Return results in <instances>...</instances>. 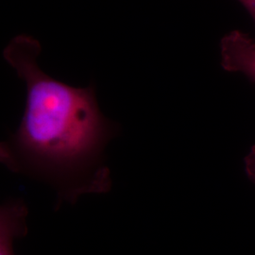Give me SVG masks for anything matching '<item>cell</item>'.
Wrapping results in <instances>:
<instances>
[{"instance_id": "obj_5", "label": "cell", "mask_w": 255, "mask_h": 255, "mask_svg": "<svg viewBox=\"0 0 255 255\" xmlns=\"http://www.w3.org/2000/svg\"><path fill=\"white\" fill-rule=\"evenodd\" d=\"M250 12L255 22V0H238Z\"/></svg>"}, {"instance_id": "obj_2", "label": "cell", "mask_w": 255, "mask_h": 255, "mask_svg": "<svg viewBox=\"0 0 255 255\" xmlns=\"http://www.w3.org/2000/svg\"><path fill=\"white\" fill-rule=\"evenodd\" d=\"M221 64L229 72L244 74L255 82V40L239 30L223 37L220 45Z\"/></svg>"}, {"instance_id": "obj_4", "label": "cell", "mask_w": 255, "mask_h": 255, "mask_svg": "<svg viewBox=\"0 0 255 255\" xmlns=\"http://www.w3.org/2000/svg\"><path fill=\"white\" fill-rule=\"evenodd\" d=\"M245 171L249 179L255 184V145L245 158Z\"/></svg>"}, {"instance_id": "obj_3", "label": "cell", "mask_w": 255, "mask_h": 255, "mask_svg": "<svg viewBox=\"0 0 255 255\" xmlns=\"http://www.w3.org/2000/svg\"><path fill=\"white\" fill-rule=\"evenodd\" d=\"M28 211L22 200L0 204V255H14L12 244L27 233Z\"/></svg>"}, {"instance_id": "obj_1", "label": "cell", "mask_w": 255, "mask_h": 255, "mask_svg": "<svg viewBox=\"0 0 255 255\" xmlns=\"http://www.w3.org/2000/svg\"><path fill=\"white\" fill-rule=\"evenodd\" d=\"M40 52V43L25 34L4 50L25 82L27 101L17 130L0 142V164L49 185L59 208L83 194L109 190L103 154L116 128L102 115L94 87H72L43 72L37 64Z\"/></svg>"}]
</instances>
